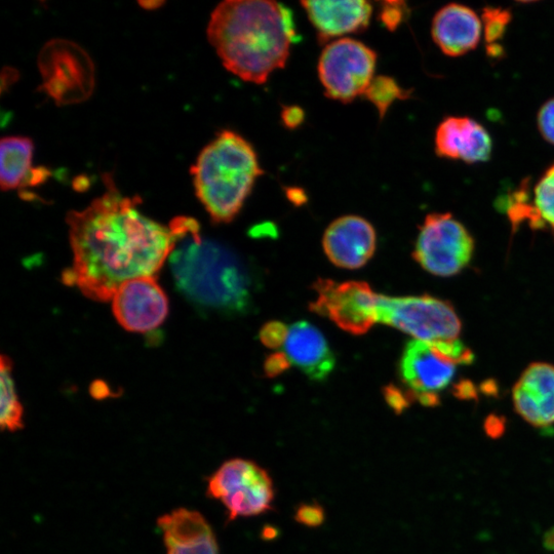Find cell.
Wrapping results in <instances>:
<instances>
[{
	"instance_id": "25",
	"label": "cell",
	"mask_w": 554,
	"mask_h": 554,
	"mask_svg": "<svg viewBox=\"0 0 554 554\" xmlns=\"http://www.w3.org/2000/svg\"><path fill=\"white\" fill-rule=\"evenodd\" d=\"M380 19L390 31L397 30L409 15V8L404 2L382 3Z\"/></svg>"
},
{
	"instance_id": "21",
	"label": "cell",
	"mask_w": 554,
	"mask_h": 554,
	"mask_svg": "<svg viewBox=\"0 0 554 554\" xmlns=\"http://www.w3.org/2000/svg\"><path fill=\"white\" fill-rule=\"evenodd\" d=\"M23 407L19 401L13 379V364L9 356H2V415L0 424L4 430L17 431L23 428Z\"/></svg>"
},
{
	"instance_id": "32",
	"label": "cell",
	"mask_w": 554,
	"mask_h": 554,
	"mask_svg": "<svg viewBox=\"0 0 554 554\" xmlns=\"http://www.w3.org/2000/svg\"><path fill=\"white\" fill-rule=\"evenodd\" d=\"M506 429V421L496 415H491L485 422V431L489 438L493 440L500 439Z\"/></svg>"
},
{
	"instance_id": "1",
	"label": "cell",
	"mask_w": 554,
	"mask_h": 554,
	"mask_svg": "<svg viewBox=\"0 0 554 554\" xmlns=\"http://www.w3.org/2000/svg\"><path fill=\"white\" fill-rule=\"evenodd\" d=\"M105 192L83 211H71L66 221L73 265L63 282L97 302L111 301L125 283L156 276L177 244L171 225L165 226L140 210V196H126L105 174Z\"/></svg>"
},
{
	"instance_id": "15",
	"label": "cell",
	"mask_w": 554,
	"mask_h": 554,
	"mask_svg": "<svg viewBox=\"0 0 554 554\" xmlns=\"http://www.w3.org/2000/svg\"><path fill=\"white\" fill-rule=\"evenodd\" d=\"M492 139L486 129L468 117H448L435 134L438 155L467 164L490 160Z\"/></svg>"
},
{
	"instance_id": "14",
	"label": "cell",
	"mask_w": 554,
	"mask_h": 554,
	"mask_svg": "<svg viewBox=\"0 0 554 554\" xmlns=\"http://www.w3.org/2000/svg\"><path fill=\"white\" fill-rule=\"evenodd\" d=\"M512 393L514 408L529 424L534 427L554 424V366L532 364Z\"/></svg>"
},
{
	"instance_id": "4",
	"label": "cell",
	"mask_w": 554,
	"mask_h": 554,
	"mask_svg": "<svg viewBox=\"0 0 554 554\" xmlns=\"http://www.w3.org/2000/svg\"><path fill=\"white\" fill-rule=\"evenodd\" d=\"M263 173L252 144L232 131L219 133L191 168L197 199L218 224L240 214Z\"/></svg>"
},
{
	"instance_id": "17",
	"label": "cell",
	"mask_w": 554,
	"mask_h": 554,
	"mask_svg": "<svg viewBox=\"0 0 554 554\" xmlns=\"http://www.w3.org/2000/svg\"><path fill=\"white\" fill-rule=\"evenodd\" d=\"M291 364L313 381L327 379L336 359L323 333L307 322H298L290 330L284 345Z\"/></svg>"
},
{
	"instance_id": "12",
	"label": "cell",
	"mask_w": 554,
	"mask_h": 554,
	"mask_svg": "<svg viewBox=\"0 0 554 554\" xmlns=\"http://www.w3.org/2000/svg\"><path fill=\"white\" fill-rule=\"evenodd\" d=\"M116 321L133 333H146L160 327L169 314V299L156 276L129 281L112 298Z\"/></svg>"
},
{
	"instance_id": "3",
	"label": "cell",
	"mask_w": 554,
	"mask_h": 554,
	"mask_svg": "<svg viewBox=\"0 0 554 554\" xmlns=\"http://www.w3.org/2000/svg\"><path fill=\"white\" fill-rule=\"evenodd\" d=\"M170 225L178 241L169 259L180 291L204 307L246 313L257 288L247 263L230 249L204 240L199 223L191 218L178 217Z\"/></svg>"
},
{
	"instance_id": "5",
	"label": "cell",
	"mask_w": 554,
	"mask_h": 554,
	"mask_svg": "<svg viewBox=\"0 0 554 554\" xmlns=\"http://www.w3.org/2000/svg\"><path fill=\"white\" fill-rule=\"evenodd\" d=\"M42 75L41 92L59 106L83 103L96 85L95 65L90 55L67 39H52L38 56Z\"/></svg>"
},
{
	"instance_id": "29",
	"label": "cell",
	"mask_w": 554,
	"mask_h": 554,
	"mask_svg": "<svg viewBox=\"0 0 554 554\" xmlns=\"http://www.w3.org/2000/svg\"><path fill=\"white\" fill-rule=\"evenodd\" d=\"M296 520L308 527L321 526L325 520V514L319 505H302L296 513Z\"/></svg>"
},
{
	"instance_id": "2",
	"label": "cell",
	"mask_w": 554,
	"mask_h": 554,
	"mask_svg": "<svg viewBox=\"0 0 554 554\" xmlns=\"http://www.w3.org/2000/svg\"><path fill=\"white\" fill-rule=\"evenodd\" d=\"M207 32L225 68L256 85L286 66L298 36L292 11L266 0H227L214 10Z\"/></svg>"
},
{
	"instance_id": "33",
	"label": "cell",
	"mask_w": 554,
	"mask_h": 554,
	"mask_svg": "<svg viewBox=\"0 0 554 554\" xmlns=\"http://www.w3.org/2000/svg\"><path fill=\"white\" fill-rule=\"evenodd\" d=\"M543 547L548 551L554 552V527L544 534Z\"/></svg>"
},
{
	"instance_id": "19",
	"label": "cell",
	"mask_w": 554,
	"mask_h": 554,
	"mask_svg": "<svg viewBox=\"0 0 554 554\" xmlns=\"http://www.w3.org/2000/svg\"><path fill=\"white\" fill-rule=\"evenodd\" d=\"M431 32L434 43L444 54L459 57L479 45L482 21L471 9L452 4L435 15Z\"/></svg>"
},
{
	"instance_id": "11",
	"label": "cell",
	"mask_w": 554,
	"mask_h": 554,
	"mask_svg": "<svg viewBox=\"0 0 554 554\" xmlns=\"http://www.w3.org/2000/svg\"><path fill=\"white\" fill-rule=\"evenodd\" d=\"M318 298L310 309L326 316L340 329L352 335L366 334L377 323L378 295L367 283L337 284L319 280L313 285Z\"/></svg>"
},
{
	"instance_id": "23",
	"label": "cell",
	"mask_w": 554,
	"mask_h": 554,
	"mask_svg": "<svg viewBox=\"0 0 554 554\" xmlns=\"http://www.w3.org/2000/svg\"><path fill=\"white\" fill-rule=\"evenodd\" d=\"M535 206L542 222L548 223L554 229V165L535 188Z\"/></svg>"
},
{
	"instance_id": "20",
	"label": "cell",
	"mask_w": 554,
	"mask_h": 554,
	"mask_svg": "<svg viewBox=\"0 0 554 554\" xmlns=\"http://www.w3.org/2000/svg\"><path fill=\"white\" fill-rule=\"evenodd\" d=\"M34 145L30 138L22 136L5 137L0 144L2 165H0V185L4 191L24 186H33L46 180L48 171L32 168Z\"/></svg>"
},
{
	"instance_id": "22",
	"label": "cell",
	"mask_w": 554,
	"mask_h": 554,
	"mask_svg": "<svg viewBox=\"0 0 554 554\" xmlns=\"http://www.w3.org/2000/svg\"><path fill=\"white\" fill-rule=\"evenodd\" d=\"M365 97L377 108L382 120L395 101L409 99L411 92L404 90L393 78L380 75L373 79Z\"/></svg>"
},
{
	"instance_id": "34",
	"label": "cell",
	"mask_w": 554,
	"mask_h": 554,
	"mask_svg": "<svg viewBox=\"0 0 554 554\" xmlns=\"http://www.w3.org/2000/svg\"><path fill=\"white\" fill-rule=\"evenodd\" d=\"M288 195L289 199L296 205L303 204L305 202V194L300 189H290Z\"/></svg>"
},
{
	"instance_id": "26",
	"label": "cell",
	"mask_w": 554,
	"mask_h": 554,
	"mask_svg": "<svg viewBox=\"0 0 554 554\" xmlns=\"http://www.w3.org/2000/svg\"><path fill=\"white\" fill-rule=\"evenodd\" d=\"M289 328L281 322L267 323L260 331V340L264 346L270 349L284 347Z\"/></svg>"
},
{
	"instance_id": "9",
	"label": "cell",
	"mask_w": 554,
	"mask_h": 554,
	"mask_svg": "<svg viewBox=\"0 0 554 554\" xmlns=\"http://www.w3.org/2000/svg\"><path fill=\"white\" fill-rule=\"evenodd\" d=\"M377 54L352 38L329 44L319 62L321 83L328 98L342 103L365 96L373 79Z\"/></svg>"
},
{
	"instance_id": "8",
	"label": "cell",
	"mask_w": 554,
	"mask_h": 554,
	"mask_svg": "<svg viewBox=\"0 0 554 554\" xmlns=\"http://www.w3.org/2000/svg\"><path fill=\"white\" fill-rule=\"evenodd\" d=\"M208 493L225 505L231 521L260 516L274 499L267 471L244 459L225 462L210 479Z\"/></svg>"
},
{
	"instance_id": "16",
	"label": "cell",
	"mask_w": 554,
	"mask_h": 554,
	"mask_svg": "<svg viewBox=\"0 0 554 554\" xmlns=\"http://www.w3.org/2000/svg\"><path fill=\"white\" fill-rule=\"evenodd\" d=\"M301 5L318 32L321 43L366 30L373 14L372 5L365 0L303 2Z\"/></svg>"
},
{
	"instance_id": "10",
	"label": "cell",
	"mask_w": 554,
	"mask_h": 554,
	"mask_svg": "<svg viewBox=\"0 0 554 554\" xmlns=\"http://www.w3.org/2000/svg\"><path fill=\"white\" fill-rule=\"evenodd\" d=\"M473 251L471 235L451 214H430L420 226L413 257L426 271L449 277L468 265Z\"/></svg>"
},
{
	"instance_id": "18",
	"label": "cell",
	"mask_w": 554,
	"mask_h": 554,
	"mask_svg": "<svg viewBox=\"0 0 554 554\" xmlns=\"http://www.w3.org/2000/svg\"><path fill=\"white\" fill-rule=\"evenodd\" d=\"M168 554H219L214 533L201 513L177 509L158 520Z\"/></svg>"
},
{
	"instance_id": "13",
	"label": "cell",
	"mask_w": 554,
	"mask_h": 554,
	"mask_svg": "<svg viewBox=\"0 0 554 554\" xmlns=\"http://www.w3.org/2000/svg\"><path fill=\"white\" fill-rule=\"evenodd\" d=\"M323 246L329 260L336 266L359 269L374 256L377 235L368 220L359 216H344L328 227Z\"/></svg>"
},
{
	"instance_id": "7",
	"label": "cell",
	"mask_w": 554,
	"mask_h": 554,
	"mask_svg": "<svg viewBox=\"0 0 554 554\" xmlns=\"http://www.w3.org/2000/svg\"><path fill=\"white\" fill-rule=\"evenodd\" d=\"M474 355L460 340H412L405 347L400 372L413 401L421 395H439L452 382L457 367L469 365Z\"/></svg>"
},
{
	"instance_id": "6",
	"label": "cell",
	"mask_w": 554,
	"mask_h": 554,
	"mask_svg": "<svg viewBox=\"0 0 554 554\" xmlns=\"http://www.w3.org/2000/svg\"><path fill=\"white\" fill-rule=\"evenodd\" d=\"M377 323L425 342L454 341L461 333V322L454 307L430 296L378 295Z\"/></svg>"
},
{
	"instance_id": "27",
	"label": "cell",
	"mask_w": 554,
	"mask_h": 554,
	"mask_svg": "<svg viewBox=\"0 0 554 554\" xmlns=\"http://www.w3.org/2000/svg\"><path fill=\"white\" fill-rule=\"evenodd\" d=\"M383 393L386 403L399 414L408 409L410 404L414 402L408 390L404 392L403 389L397 386L388 385L384 388Z\"/></svg>"
},
{
	"instance_id": "24",
	"label": "cell",
	"mask_w": 554,
	"mask_h": 554,
	"mask_svg": "<svg viewBox=\"0 0 554 554\" xmlns=\"http://www.w3.org/2000/svg\"><path fill=\"white\" fill-rule=\"evenodd\" d=\"M511 21V14L507 10L486 8L483 12L485 38L489 44L499 41L503 37L506 27Z\"/></svg>"
},
{
	"instance_id": "30",
	"label": "cell",
	"mask_w": 554,
	"mask_h": 554,
	"mask_svg": "<svg viewBox=\"0 0 554 554\" xmlns=\"http://www.w3.org/2000/svg\"><path fill=\"white\" fill-rule=\"evenodd\" d=\"M291 366V362L285 352H275L268 356L264 364L265 374L274 378L286 372Z\"/></svg>"
},
{
	"instance_id": "28",
	"label": "cell",
	"mask_w": 554,
	"mask_h": 554,
	"mask_svg": "<svg viewBox=\"0 0 554 554\" xmlns=\"http://www.w3.org/2000/svg\"><path fill=\"white\" fill-rule=\"evenodd\" d=\"M538 128L542 137L554 145V99L546 102L540 109Z\"/></svg>"
},
{
	"instance_id": "31",
	"label": "cell",
	"mask_w": 554,
	"mask_h": 554,
	"mask_svg": "<svg viewBox=\"0 0 554 554\" xmlns=\"http://www.w3.org/2000/svg\"><path fill=\"white\" fill-rule=\"evenodd\" d=\"M282 120L289 129H297L304 122V111L298 106H287L282 111Z\"/></svg>"
}]
</instances>
